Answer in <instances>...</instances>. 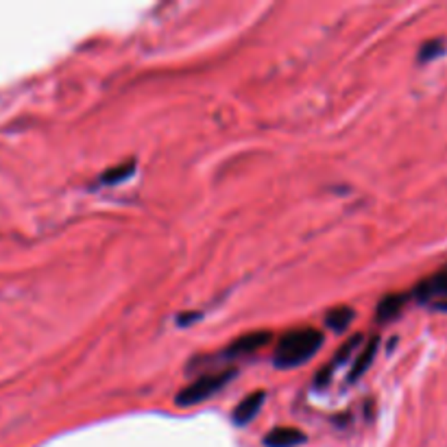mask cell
<instances>
[{
  "label": "cell",
  "instance_id": "obj_6",
  "mask_svg": "<svg viewBox=\"0 0 447 447\" xmlns=\"http://www.w3.org/2000/svg\"><path fill=\"white\" fill-rule=\"evenodd\" d=\"M264 397H266L264 391H256V393L247 395L243 401H240V404L233 408V415H231V417H233V424H238V426L249 424V421L258 415V410L262 408Z\"/></svg>",
  "mask_w": 447,
  "mask_h": 447
},
{
  "label": "cell",
  "instance_id": "obj_10",
  "mask_svg": "<svg viewBox=\"0 0 447 447\" xmlns=\"http://www.w3.org/2000/svg\"><path fill=\"white\" fill-rule=\"evenodd\" d=\"M404 303H406V297L404 295H389V297H384L380 303H377V310H375L377 321H391V319H395L399 315V310L404 307Z\"/></svg>",
  "mask_w": 447,
  "mask_h": 447
},
{
  "label": "cell",
  "instance_id": "obj_9",
  "mask_svg": "<svg viewBox=\"0 0 447 447\" xmlns=\"http://www.w3.org/2000/svg\"><path fill=\"white\" fill-rule=\"evenodd\" d=\"M352 321H354V310L347 305H336V307H332V310H327V315H325V323L334 332H345Z\"/></svg>",
  "mask_w": 447,
  "mask_h": 447
},
{
  "label": "cell",
  "instance_id": "obj_7",
  "mask_svg": "<svg viewBox=\"0 0 447 447\" xmlns=\"http://www.w3.org/2000/svg\"><path fill=\"white\" fill-rule=\"evenodd\" d=\"M377 347H380V338H377V336H371L369 340L362 342V347H360V352H358V356L354 360V367L349 371V382H356L358 377L371 367V362H373V358L377 354Z\"/></svg>",
  "mask_w": 447,
  "mask_h": 447
},
{
  "label": "cell",
  "instance_id": "obj_12",
  "mask_svg": "<svg viewBox=\"0 0 447 447\" xmlns=\"http://www.w3.org/2000/svg\"><path fill=\"white\" fill-rule=\"evenodd\" d=\"M441 48H443V44H441L438 40H434V42H428V44L421 48V59H430V57H436Z\"/></svg>",
  "mask_w": 447,
  "mask_h": 447
},
{
  "label": "cell",
  "instance_id": "obj_11",
  "mask_svg": "<svg viewBox=\"0 0 447 447\" xmlns=\"http://www.w3.org/2000/svg\"><path fill=\"white\" fill-rule=\"evenodd\" d=\"M133 170H135V162L129 159V162H122L110 170H105V173L100 175V182L102 184H118V182H125L129 175H133Z\"/></svg>",
  "mask_w": 447,
  "mask_h": 447
},
{
  "label": "cell",
  "instance_id": "obj_2",
  "mask_svg": "<svg viewBox=\"0 0 447 447\" xmlns=\"http://www.w3.org/2000/svg\"><path fill=\"white\" fill-rule=\"evenodd\" d=\"M233 375H236V369H223V371H214V373H205V375L199 377V380H194L192 384L184 386L177 393L175 404L182 406V408L196 406V404L205 401L208 397H212L216 391H221Z\"/></svg>",
  "mask_w": 447,
  "mask_h": 447
},
{
  "label": "cell",
  "instance_id": "obj_5",
  "mask_svg": "<svg viewBox=\"0 0 447 447\" xmlns=\"http://www.w3.org/2000/svg\"><path fill=\"white\" fill-rule=\"evenodd\" d=\"M415 297L419 301H445L447 299V266L426 278L417 288Z\"/></svg>",
  "mask_w": 447,
  "mask_h": 447
},
{
  "label": "cell",
  "instance_id": "obj_3",
  "mask_svg": "<svg viewBox=\"0 0 447 447\" xmlns=\"http://www.w3.org/2000/svg\"><path fill=\"white\" fill-rule=\"evenodd\" d=\"M362 342H364V338L360 336V334H354L347 342H345V345H340L338 347V352H336V356L319 371V375H317V386L321 389V386H325L330 380H332V377H334V373L340 369V364H345V360H349L352 356H354V352L356 349H360V345H362Z\"/></svg>",
  "mask_w": 447,
  "mask_h": 447
},
{
  "label": "cell",
  "instance_id": "obj_4",
  "mask_svg": "<svg viewBox=\"0 0 447 447\" xmlns=\"http://www.w3.org/2000/svg\"><path fill=\"white\" fill-rule=\"evenodd\" d=\"M270 332H249L245 336L236 338L231 345L227 347L225 356L227 358H238V356H249V354H256L260 352L264 345H268L270 342Z\"/></svg>",
  "mask_w": 447,
  "mask_h": 447
},
{
  "label": "cell",
  "instance_id": "obj_8",
  "mask_svg": "<svg viewBox=\"0 0 447 447\" xmlns=\"http://www.w3.org/2000/svg\"><path fill=\"white\" fill-rule=\"evenodd\" d=\"M303 441H305L303 432H299L295 428H275L264 438L266 447H295Z\"/></svg>",
  "mask_w": 447,
  "mask_h": 447
},
{
  "label": "cell",
  "instance_id": "obj_1",
  "mask_svg": "<svg viewBox=\"0 0 447 447\" xmlns=\"http://www.w3.org/2000/svg\"><path fill=\"white\" fill-rule=\"evenodd\" d=\"M321 345H323V332L315 327L290 330L275 345L273 362L280 369H295L305 360H310L321 349Z\"/></svg>",
  "mask_w": 447,
  "mask_h": 447
}]
</instances>
